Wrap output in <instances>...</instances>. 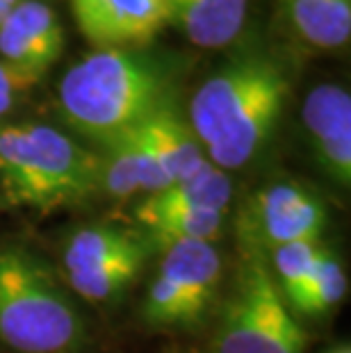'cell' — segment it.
<instances>
[{"mask_svg": "<svg viewBox=\"0 0 351 353\" xmlns=\"http://www.w3.org/2000/svg\"><path fill=\"white\" fill-rule=\"evenodd\" d=\"M39 80V76H32V73L0 59V99L17 103L19 96L32 89Z\"/></svg>", "mask_w": 351, "mask_h": 353, "instance_id": "7402d4cb", "label": "cell"}, {"mask_svg": "<svg viewBox=\"0 0 351 353\" xmlns=\"http://www.w3.org/2000/svg\"><path fill=\"white\" fill-rule=\"evenodd\" d=\"M144 319L153 326H181L197 321L185 294L162 274L155 276L148 288Z\"/></svg>", "mask_w": 351, "mask_h": 353, "instance_id": "44dd1931", "label": "cell"}, {"mask_svg": "<svg viewBox=\"0 0 351 353\" xmlns=\"http://www.w3.org/2000/svg\"><path fill=\"white\" fill-rule=\"evenodd\" d=\"M322 249L324 246L319 242H294L272 251L270 267L288 305H294L297 299L301 296L305 283L315 272Z\"/></svg>", "mask_w": 351, "mask_h": 353, "instance_id": "d6986e66", "label": "cell"}, {"mask_svg": "<svg viewBox=\"0 0 351 353\" xmlns=\"http://www.w3.org/2000/svg\"><path fill=\"white\" fill-rule=\"evenodd\" d=\"M106 148L108 153L101 155V190L110 196L130 199L141 192L151 196L169 187L139 125L108 141Z\"/></svg>", "mask_w": 351, "mask_h": 353, "instance_id": "9c48e42d", "label": "cell"}, {"mask_svg": "<svg viewBox=\"0 0 351 353\" xmlns=\"http://www.w3.org/2000/svg\"><path fill=\"white\" fill-rule=\"evenodd\" d=\"M331 353H351V351H349V347H340V349H335Z\"/></svg>", "mask_w": 351, "mask_h": 353, "instance_id": "d4e9b609", "label": "cell"}, {"mask_svg": "<svg viewBox=\"0 0 351 353\" xmlns=\"http://www.w3.org/2000/svg\"><path fill=\"white\" fill-rule=\"evenodd\" d=\"M144 251V242L128 230L114 226H87L73 232L71 239L66 242L62 253V267L66 276L85 274Z\"/></svg>", "mask_w": 351, "mask_h": 353, "instance_id": "5bb4252c", "label": "cell"}, {"mask_svg": "<svg viewBox=\"0 0 351 353\" xmlns=\"http://www.w3.org/2000/svg\"><path fill=\"white\" fill-rule=\"evenodd\" d=\"M288 94L285 71L263 52L235 57L208 78L188 119L208 162L221 171L251 162L274 134Z\"/></svg>", "mask_w": 351, "mask_h": 353, "instance_id": "6da1fadb", "label": "cell"}, {"mask_svg": "<svg viewBox=\"0 0 351 353\" xmlns=\"http://www.w3.org/2000/svg\"><path fill=\"white\" fill-rule=\"evenodd\" d=\"M233 183L226 171L208 162L197 174L183 180H176L164 190L151 194L135 208V214H155L171 212V210H214L226 212Z\"/></svg>", "mask_w": 351, "mask_h": 353, "instance_id": "4fadbf2b", "label": "cell"}, {"mask_svg": "<svg viewBox=\"0 0 351 353\" xmlns=\"http://www.w3.org/2000/svg\"><path fill=\"white\" fill-rule=\"evenodd\" d=\"M139 130L144 134L146 144L151 146L169 185L197 174L201 167L208 164L197 134L190 123L171 108V103L160 105L144 123H139Z\"/></svg>", "mask_w": 351, "mask_h": 353, "instance_id": "30bf717a", "label": "cell"}, {"mask_svg": "<svg viewBox=\"0 0 351 353\" xmlns=\"http://www.w3.org/2000/svg\"><path fill=\"white\" fill-rule=\"evenodd\" d=\"M12 105H14V101H5V99H0V117H5L7 112L12 110Z\"/></svg>", "mask_w": 351, "mask_h": 353, "instance_id": "cb8c5ba5", "label": "cell"}, {"mask_svg": "<svg viewBox=\"0 0 351 353\" xmlns=\"http://www.w3.org/2000/svg\"><path fill=\"white\" fill-rule=\"evenodd\" d=\"M158 274L167 276L183 292L199 319L221 281V255L212 242H176L164 246Z\"/></svg>", "mask_w": 351, "mask_h": 353, "instance_id": "7c38bea8", "label": "cell"}, {"mask_svg": "<svg viewBox=\"0 0 351 353\" xmlns=\"http://www.w3.org/2000/svg\"><path fill=\"white\" fill-rule=\"evenodd\" d=\"M347 296V274L342 269V262L335 255L322 249L317 260V267L312 272L310 281L305 283L301 296L294 301V310L301 314H326L335 305L342 303Z\"/></svg>", "mask_w": 351, "mask_h": 353, "instance_id": "ac0fdd59", "label": "cell"}, {"mask_svg": "<svg viewBox=\"0 0 351 353\" xmlns=\"http://www.w3.org/2000/svg\"><path fill=\"white\" fill-rule=\"evenodd\" d=\"M171 78L169 66L141 48L96 50L64 73L59 112L73 130L106 146L169 103Z\"/></svg>", "mask_w": 351, "mask_h": 353, "instance_id": "7a4b0ae2", "label": "cell"}, {"mask_svg": "<svg viewBox=\"0 0 351 353\" xmlns=\"http://www.w3.org/2000/svg\"><path fill=\"white\" fill-rule=\"evenodd\" d=\"M290 23L305 43L338 50L351 37V0H283Z\"/></svg>", "mask_w": 351, "mask_h": 353, "instance_id": "9a60e30c", "label": "cell"}, {"mask_svg": "<svg viewBox=\"0 0 351 353\" xmlns=\"http://www.w3.org/2000/svg\"><path fill=\"white\" fill-rule=\"evenodd\" d=\"M144 262H146V251L128 255V258L112 262V265L103 269L66 276V281H69V288L76 292L80 299H85V301L108 303L135 283V278Z\"/></svg>", "mask_w": 351, "mask_h": 353, "instance_id": "e0dca14e", "label": "cell"}, {"mask_svg": "<svg viewBox=\"0 0 351 353\" xmlns=\"http://www.w3.org/2000/svg\"><path fill=\"white\" fill-rule=\"evenodd\" d=\"M85 340V321L37 258L0 251V342L21 353H64Z\"/></svg>", "mask_w": 351, "mask_h": 353, "instance_id": "277c9868", "label": "cell"}, {"mask_svg": "<svg viewBox=\"0 0 351 353\" xmlns=\"http://www.w3.org/2000/svg\"><path fill=\"white\" fill-rule=\"evenodd\" d=\"M226 212L214 210H171V212L135 214L139 226L151 235V242L169 246L176 242H214L221 235Z\"/></svg>", "mask_w": 351, "mask_h": 353, "instance_id": "2e32d148", "label": "cell"}, {"mask_svg": "<svg viewBox=\"0 0 351 353\" xmlns=\"http://www.w3.org/2000/svg\"><path fill=\"white\" fill-rule=\"evenodd\" d=\"M326 205L294 180H276L253 194L240 216L242 246L270 255L294 242H319Z\"/></svg>", "mask_w": 351, "mask_h": 353, "instance_id": "8992f818", "label": "cell"}, {"mask_svg": "<svg viewBox=\"0 0 351 353\" xmlns=\"http://www.w3.org/2000/svg\"><path fill=\"white\" fill-rule=\"evenodd\" d=\"M0 187L19 208L76 205L101 190V155L50 125H0Z\"/></svg>", "mask_w": 351, "mask_h": 353, "instance_id": "3957f363", "label": "cell"}, {"mask_svg": "<svg viewBox=\"0 0 351 353\" xmlns=\"http://www.w3.org/2000/svg\"><path fill=\"white\" fill-rule=\"evenodd\" d=\"M305 335L274 281L270 255L242 246L235 288L223 305L214 353H303Z\"/></svg>", "mask_w": 351, "mask_h": 353, "instance_id": "5b68a950", "label": "cell"}, {"mask_svg": "<svg viewBox=\"0 0 351 353\" xmlns=\"http://www.w3.org/2000/svg\"><path fill=\"white\" fill-rule=\"evenodd\" d=\"M19 5V0H0V26L5 23V19L10 17V12Z\"/></svg>", "mask_w": 351, "mask_h": 353, "instance_id": "603a6c76", "label": "cell"}, {"mask_svg": "<svg viewBox=\"0 0 351 353\" xmlns=\"http://www.w3.org/2000/svg\"><path fill=\"white\" fill-rule=\"evenodd\" d=\"M317 167L338 183L351 185V96L345 87L319 85L301 110Z\"/></svg>", "mask_w": 351, "mask_h": 353, "instance_id": "ba28073f", "label": "cell"}, {"mask_svg": "<svg viewBox=\"0 0 351 353\" xmlns=\"http://www.w3.org/2000/svg\"><path fill=\"white\" fill-rule=\"evenodd\" d=\"M12 26H17L43 55L55 64L64 50V30L59 23L53 7H48L41 0H19L7 17Z\"/></svg>", "mask_w": 351, "mask_h": 353, "instance_id": "ffe728a7", "label": "cell"}, {"mask_svg": "<svg viewBox=\"0 0 351 353\" xmlns=\"http://www.w3.org/2000/svg\"><path fill=\"white\" fill-rule=\"evenodd\" d=\"M80 32L94 46L141 48L169 23L167 0H71Z\"/></svg>", "mask_w": 351, "mask_h": 353, "instance_id": "52a82bcc", "label": "cell"}, {"mask_svg": "<svg viewBox=\"0 0 351 353\" xmlns=\"http://www.w3.org/2000/svg\"><path fill=\"white\" fill-rule=\"evenodd\" d=\"M169 23H176L199 48H223L240 37L249 0H167Z\"/></svg>", "mask_w": 351, "mask_h": 353, "instance_id": "8fae6325", "label": "cell"}]
</instances>
